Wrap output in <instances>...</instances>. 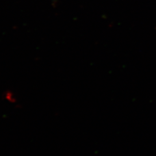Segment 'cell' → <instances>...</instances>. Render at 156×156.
<instances>
[{
    "label": "cell",
    "mask_w": 156,
    "mask_h": 156,
    "mask_svg": "<svg viewBox=\"0 0 156 156\" xmlns=\"http://www.w3.org/2000/svg\"><path fill=\"white\" fill-rule=\"evenodd\" d=\"M5 100L10 104H14L16 102V98L11 92H7L6 94H5Z\"/></svg>",
    "instance_id": "obj_1"
}]
</instances>
